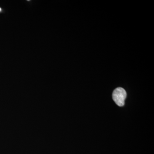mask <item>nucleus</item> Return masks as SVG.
Listing matches in <instances>:
<instances>
[{"instance_id":"f257e3e1","label":"nucleus","mask_w":154,"mask_h":154,"mask_svg":"<svg viewBox=\"0 0 154 154\" xmlns=\"http://www.w3.org/2000/svg\"><path fill=\"white\" fill-rule=\"evenodd\" d=\"M126 91L123 88H118L113 91L112 98L116 104L119 107H122L125 105V101L126 99Z\"/></svg>"},{"instance_id":"f03ea898","label":"nucleus","mask_w":154,"mask_h":154,"mask_svg":"<svg viewBox=\"0 0 154 154\" xmlns=\"http://www.w3.org/2000/svg\"><path fill=\"white\" fill-rule=\"evenodd\" d=\"M1 10H2V9H1V8H0V11H1Z\"/></svg>"}]
</instances>
